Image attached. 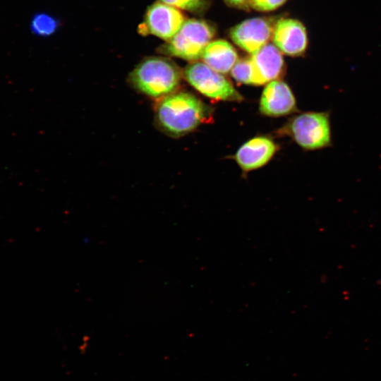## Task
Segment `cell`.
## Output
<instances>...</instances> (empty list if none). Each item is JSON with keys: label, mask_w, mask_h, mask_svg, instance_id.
Instances as JSON below:
<instances>
[{"label": "cell", "mask_w": 381, "mask_h": 381, "mask_svg": "<svg viewBox=\"0 0 381 381\" xmlns=\"http://www.w3.org/2000/svg\"><path fill=\"white\" fill-rule=\"evenodd\" d=\"M296 109V102L289 85L280 80H272L265 87L260 101V110L269 116H282Z\"/></svg>", "instance_id": "30bf717a"}, {"label": "cell", "mask_w": 381, "mask_h": 381, "mask_svg": "<svg viewBox=\"0 0 381 381\" xmlns=\"http://www.w3.org/2000/svg\"><path fill=\"white\" fill-rule=\"evenodd\" d=\"M183 76L192 87L209 98L224 101L242 99L230 81L205 63L190 64L186 67Z\"/></svg>", "instance_id": "5b68a950"}, {"label": "cell", "mask_w": 381, "mask_h": 381, "mask_svg": "<svg viewBox=\"0 0 381 381\" xmlns=\"http://www.w3.org/2000/svg\"><path fill=\"white\" fill-rule=\"evenodd\" d=\"M184 22L185 18L177 8L157 1L146 10L144 20L138 25V32L167 42L178 32Z\"/></svg>", "instance_id": "8992f818"}, {"label": "cell", "mask_w": 381, "mask_h": 381, "mask_svg": "<svg viewBox=\"0 0 381 381\" xmlns=\"http://www.w3.org/2000/svg\"><path fill=\"white\" fill-rule=\"evenodd\" d=\"M231 74L236 81L252 85L253 68L250 57L238 59L231 70Z\"/></svg>", "instance_id": "5bb4252c"}, {"label": "cell", "mask_w": 381, "mask_h": 381, "mask_svg": "<svg viewBox=\"0 0 381 381\" xmlns=\"http://www.w3.org/2000/svg\"><path fill=\"white\" fill-rule=\"evenodd\" d=\"M250 0H225L229 5L238 8L250 5Z\"/></svg>", "instance_id": "e0dca14e"}, {"label": "cell", "mask_w": 381, "mask_h": 381, "mask_svg": "<svg viewBox=\"0 0 381 381\" xmlns=\"http://www.w3.org/2000/svg\"><path fill=\"white\" fill-rule=\"evenodd\" d=\"M181 78L180 68L171 59L150 56L133 69L128 83L138 92L157 101L176 92Z\"/></svg>", "instance_id": "7a4b0ae2"}, {"label": "cell", "mask_w": 381, "mask_h": 381, "mask_svg": "<svg viewBox=\"0 0 381 381\" xmlns=\"http://www.w3.org/2000/svg\"><path fill=\"white\" fill-rule=\"evenodd\" d=\"M59 27V20L47 13H36L30 23L32 32L41 37H49L54 34Z\"/></svg>", "instance_id": "4fadbf2b"}, {"label": "cell", "mask_w": 381, "mask_h": 381, "mask_svg": "<svg viewBox=\"0 0 381 381\" xmlns=\"http://www.w3.org/2000/svg\"><path fill=\"white\" fill-rule=\"evenodd\" d=\"M253 68V83L261 85L278 78L284 68L281 52L274 44L267 43L250 57Z\"/></svg>", "instance_id": "9c48e42d"}, {"label": "cell", "mask_w": 381, "mask_h": 381, "mask_svg": "<svg viewBox=\"0 0 381 381\" xmlns=\"http://www.w3.org/2000/svg\"><path fill=\"white\" fill-rule=\"evenodd\" d=\"M286 0H250V5L255 10L271 11L283 5Z\"/></svg>", "instance_id": "2e32d148"}, {"label": "cell", "mask_w": 381, "mask_h": 381, "mask_svg": "<svg viewBox=\"0 0 381 381\" xmlns=\"http://www.w3.org/2000/svg\"><path fill=\"white\" fill-rule=\"evenodd\" d=\"M276 150L277 146L272 140L258 136L241 145L234 158L240 167L248 171L264 166L271 159Z\"/></svg>", "instance_id": "8fae6325"}, {"label": "cell", "mask_w": 381, "mask_h": 381, "mask_svg": "<svg viewBox=\"0 0 381 381\" xmlns=\"http://www.w3.org/2000/svg\"><path fill=\"white\" fill-rule=\"evenodd\" d=\"M202 59L209 67L220 73H226L238 60L234 47L227 41L218 40L210 42L205 49Z\"/></svg>", "instance_id": "7c38bea8"}, {"label": "cell", "mask_w": 381, "mask_h": 381, "mask_svg": "<svg viewBox=\"0 0 381 381\" xmlns=\"http://www.w3.org/2000/svg\"><path fill=\"white\" fill-rule=\"evenodd\" d=\"M156 102L155 123L171 137L193 131L209 116L207 107L190 92L176 91Z\"/></svg>", "instance_id": "6da1fadb"}, {"label": "cell", "mask_w": 381, "mask_h": 381, "mask_svg": "<svg viewBox=\"0 0 381 381\" xmlns=\"http://www.w3.org/2000/svg\"><path fill=\"white\" fill-rule=\"evenodd\" d=\"M282 131L307 150H321L332 145L329 111H308L296 115Z\"/></svg>", "instance_id": "3957f363"}, {"label": "cell", "mask_w": 381, "mask_h": 381, "mask_svg": "<svg viewBox=\"0 0 381 381\" xmlns=\"http://www.w3.org/2000/svg\"><path fill=\"white\" fill-rule=\"evenodd\" d=\"M273 28L268 20L253 18L235 25L230 37L236 45L252 54L268 43Z\"/></svg>", "instance_id": "52a82bcc"}, {"label": "cell", "mask_w": 381, "mask_h": 381, "mask_svg": "<svg viewBox=\"0 0 381 381\" xmlns=\"http://www.w3.org/2000/svg\"><path fill=\"white\" fill-rule=\"evenodd\" d=\"M214 35V29L205 21L188 19L171 40L159 48L158 52L195 61L202 58L205 49Z\"/></svg>", "instance_id": "277c9868"}, {"label": "cell", "mask_w": 381, "mask_h": 381, "mask_svg": "<svg viewBox=\"0 0 381 381\" xmlns=\"http://www.w3.org/2000/svg\"><path fill=\"white\" fill-rule=\"evenodd\" d=\"M274 44L289 56L302 55L308 47L306 27L298 20L283 18L274 25L272 35Z\"/></svg>", "instance_id": "ba28073f"}, {"label": "cell", "mask_w": 381, "mask_h": 381, "mask_svg": "<svg viewBox=\"0 0 381 381\" xmlns=\"http://www.w3.org/2000/svg\"><path fill=\"white\" fill-rule=\"evenodd\" d=\"M177 8L189 11H198L205 6L204 0H159Z\"/></svg>", "instance_id": "9a60e30c"}]
</instances>
